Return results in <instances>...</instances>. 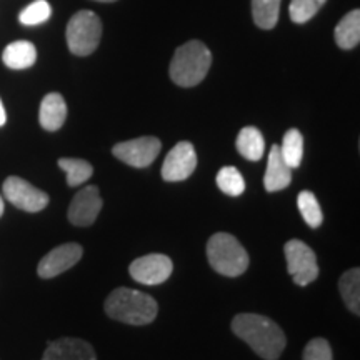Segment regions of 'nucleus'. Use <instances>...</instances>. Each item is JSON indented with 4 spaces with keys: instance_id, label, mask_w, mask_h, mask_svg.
Instances as JSON below:
<instances>
[{
    "instance_id": "cd10ccee",
    "label": "nucleus",
    "mask_w": 360,
    "mask_h": 360,
    "mask_svg": "<svg viewBox=\"0 0 360 360\" xmlns=\"http://www.w3.org/2000/svg\"><path fill=\"white\" fill-rule=\"evenodd\" d=\"M6 122H7V114H6V109H4L2 101H0V127H2Z\"/></svg>"
},
{
    "instance_id": "a878e982",
    "label": "nucleus",
    "mask_w": 360,
    "mask_h": 360,
    "mask_svg": "<svg viewBox=\"0 0 360 360\" xmlns=\"http://www.w3.org/2000/svg\"><path fill=\"white\" fill-rule=\"evenodd\" d=\"M327 0H292L289 13L290 19L295 24H305L312 17L321 11V7L326 4Z\"/></svg>"
},
{
    "instance_id": "7ed1b4c3",
    "label": "nucleus",
    "mask_w": 360,
    "mask_h": 360,
    "mask_svg": "<svg viewBox=\"0 0 360 360\" xmlns=\"http://www.w3.org/2000/svg\"><path fill=\"white\" fill-rule=\"evenodd\" d=\"M212 64V53L200 40L180 45L170 62V79L180 87H195L205 79Z\"/></svg>"
},
{
    "instance_id": "20e7f679",
    "label": "nucleus",
    "mask_w": 360,
    "mask_h": 360,
    "mask_svg": "<svg viewBox=\"0 0 360 360\" xmlns=\"http://www.w3.org/2000/svg\"><path fill=\"white\" fill-rule=\"evenodd\" d=\"M207 259L215 272L225 277H238L249 267V255L231 233L219 232L207 242Z\"/></svg>"
},
{
    "instance_id": "f03ea898",
    "label": "nucleus",
    "mask_w": 360,
    "mask_h": 360,
    "mask_svg": "<svg viewBox=\"0 0 360 360\" xmlns=\"http://www.w3.org/2000/svg\"><path fill=\"white\" fill-rule=\"evenodd\" d=\"M105 312L114 321L129 326H147L155 321L159 305L154 297L134 289H115L105 300Z\"/></svg>"
},
{
    "instance_id": "4be33fe9",
    "label": "nucleus",
    "mask_w": 360,
    "mask_h": 360,
    "mask_svg": "<svg viewBox=\"0 0 360 360\" xmlns=\"http://www.w3.org/2000/svg\"><path fill=\"white\" fill-rule=\"evenodd\" d=\"M58 167L67 174V184L70 187H79L92 177L94 169L87 160L82 159H60Z\"/></svg>"
},
{
    "instance_id": "5701e85b",
    "label": "nucleus",
    "mask_w": 360,
    "mask_h": 360,
    "mask_svg": "<svg viewBox=\"0 0 360 360\" xmlns=\"http://www.w3.org/2000/svg\"><path fill=\"white\" fill-rule=\"evenodd\" d=\"M297 205H299L300 214H302L305 224H307L309 227L312 229L321 227L323 222V214L317 197H315L312 192L310 191L300 192L299 197H297Z\"/></svg>"
},
{
    "instance_id": "9d476101",
    "label": "nucleus",
    "mask_w": 360,
    "mask_h": 360,
    "mask_svg": "<svg viewBox=\"0 0 360 360\" xmlns=\"http://www.w3.org/2000/svg\"><path fill=\"white\" fill-rule=\"evenodd\" d=\"M195 167V148L191 142H179L165 157L164 165H162V179L165 182H180L191 177Z\"/></svg>"
},
{
    "instance_id": "dca6fc26",
    "label": "nucleus",
    "mask_w": 360,
    "mask_h": 360,
    "mask_svg": "<svg viewBox=\"0 0 360 360\" xmlns=\"http://www.w3.org/2000/svg\"><path fill=\"white\" fill-rule=\"evenodd\" d=\"M2 60L8 69L24 70L29 69L37 60V49L29 40H15L4 49Z\"/></svg>"
},
{
    "instance_id": "f257e3e1",
    "label": "nucleus",
    "mask_w": 360,
    "mask_h": 360,
    "mask_svg": "<svg viewBox=\"0 0 360 360\" xmlns=\"http://www.w3.org/2000/svg\"><path fill=\"white\" fill-rule=\"evenodd\" d=\"M232 332L264 360H277L287 345V337L282 328L272 319L259 314L236 315L232 321Z\"/></svg>"
},
{
    "instance_id": "1a4fd4ad",
    "label": "nucleus",
    "mask_w": 360,
    "mask_h": 360,
    "mask_svg": "<svg viewBox=\"0 0 360 360\" xmlns=\"http://www.w3.org/2000/svg\"><path fill=\"white\" fill-rule=\"evenodd\" d=\"M174 264L164 254H148L130 264V277L146 285H159L172 276Z\"/></svg>"
},
{
    "instance_id": "c85d7f7f",
    "label": "nucleus",
    "mask_w": 360,
    "mask_h": 360,
    "mask_svg": "<svg viewBox=\"0 0 360 360\" xmlns=\"http://www.w3.org/2000/svg\"><path fill=\"white\" fill-rule=\"evenodd\" d=\"M2 214H4V199L2 195H0V217H2Z\"/></svg>"
},
{
    "instance_id": "f8f14e48",
    "label": "nucleus",
    "mask_w": 360,
    "mask_h": 360,
    "mask_svg": "<svg viewBox=\"0 0 360 360\" xmlns=\"http://www.w3.org/2000/svg\"><path fill=\"white\" fill-rule=\"evenodd\" d=\"M82 254L84 249L79 244H75V242L56 247V249L49 252V254L39 262V276L42 278H52L60 276L65 270L74 267V265L82 259Z\"/></svg>"
},
{
    "instance_id": "f3484780",
    "label": "nucleus",
    "mask_w": 360,
    "mask_h": 360,
    "mask_svg": "<svg viewBox=\"0 0 360 360\" xmlns=\"http://www.w3.org/2000/svg\"><path fill=\"white\" fill-rule=\"evenodd\" d=\"M237 150L244 159L250 162H257L262 159L265 150V142L262 134L255 127H244L238 132Z\"/></svg>"
},
{
    "instance_id": "ddd939ff",
    "label": "nucleus",
    "mask_w": 360,
    "mask_h": 360,
    "mask_svg": "<svg viewBox=\"0 0 360 360\" xmlns=\"http://www.w3.org/2000/svg\"><path fill=\"white\" fill-rule=\"evenodd\" d=\"M42 360H97V354L89 342L64 337L47 345Z\"/></svg>"
},
{
    "instance_id": "412c9836",
    "label": "nucleus",
    "mask_w": 360,
    "mask_h": 360,
    "mask_svg": "<svg viewBox=\"0 0 360 360\" xmlns=\"http://www.w3.org/2000/svg\"><path fill=\"white\" fill-rule=\"evenodd\" d=\"M282 0H252V15L257 27L270 30L277 25Z\"/></svg>"
},
{
    "instance_id": "b1692460",
    "label": "nucleus",
    "mask_w": 360,
    "mask_h": 360,
    "mask_svg": "<svg viewBox=\"0 0 360 360\" xmlns=\"http://www.w3.org/2000/svg\"><path fill=\"white\" fill-rule=\"evenodd\" d=\"M217 186L227 195L238 197L245 191V180L236 167H224L217 174Z\"/></svg>"
},
{
    "instance_id": "423d86ee",
    "label": "nucleus",
    "mask_w": 360,
    "mask_h": 360,
    "mask_svg": "<svg viewBox=\"0 0 360 360\" xmlns=\"http://www.w3.org/2000/svg\"><path fill=\"white\" fill-rule=\"evenodd\" d=\"M287 259V270L297 285L305 287L319 277L317 255L302 240H289L283 247Z\"/></svg>"
},
{
    "instance_id": "6ab92c4d",
    "label": "nucleus",
    "mask_w": 360,
    "mask_h": 360,
    "mask_svg": "<svg viewBox=\"0 0 360 360\" xmlns=\"http://www.w3.org/2000/svg\"><path fill=\"white\" fill-rule=\"evenodd\" d=\"M339 290L350 312L360 314V270L350 269L339 281Z\"/></svg>"
},
{
    "instance_id": "bb28decb",
    "label": "nucleus",
    "mask_w": 360,
    "mask_h": 360,
    "mask_svg": "<svg viewBox=\"0 0 360 360\" xmlns=\"http://www.w3.org/2000/svg\"><path fill=\"white\" fill-rule=\"evenodd\" d=\"M304 360H334L330 344L326 339H312L305 345Z\"/></svg>"
},
{
    "instance_id": "a211bd4d",
    "label": "nucleus",
    "mask_w": 360,
    "mask_h": 360,
    "mask_svg": "<svg viewBox=\"0 0 360 360\" xmlns=\"http://www.w3.org/2000/svg\"><path fill=\"white\" fill-rule=\"evenodd\" d=\"M335 42L340 49L350 51L360 42V12H349L335 27Z\"/></svg>"
},
{
    "instance_id": "39448f33",
    "label": "nucleus",
    "mask_w": 360,
    "mask_h": 360,
    "mask_svg": "<svg viewBox=\"0 0 360 360\" xmlns=\"http://www.w3.org/2000/svg\"><path fill=\"white\" fill-rule=\"evenodd\" d=\"M67 45L74 56L87 57L101 44L102 24L97 13L92 11H80L67 24Z\"/></svg>"
},
{
    "instance_id": "4468645a",
    "label": "nucleus",
    "mask_w": 360,
    "mask_h": 360,
    "mask_svg": "<svg viewBox=\"0 0 360 360\" xmlns=\"http://www.w3.org/2000/svg\"><path fill=\"white\" fill-rule=\"evenodd\" d=\"M292 182V169L285 164L281 155V147L272 146L269 154L267 170H265L264 186L267 192H278L289 187Z\"/></svg>"
},
{
    "instance_id": "393cba45",
    "label": "nucleus",
    "mask_w": 360,
    "mask_h": 360,
    "mask_svg": "<svg viewBox=\"0 0 360 360\" xmlns=\"http://www.w3.org/2000/svg\"><path fill=\"white\" fill-rule=\"evenodd\" d=\"M51 15H52L51 4H49L47 0H35V2L30 4V6H27L24 11L20 12L19 20L20 24L32 27V25L44 24L45 20L51 19Z\"/></svg>"
},
{
    "instance_id": "c756f323",
    "label": "nucleus",
    "mask_w": 360,
    "mask_h": 360,
    "mask_svg": "<svg viewBox=\"0 0 360 360\" xmlns=\"http://www.w3.org/2000/svg\"><path fill=\"white\" fill-rule=\"evenodd\" d=\"M97 2H115V0H97Z\"/></svg>"
},
{
    "instance_id": "2eb2a0df",
    "label": "nucleus",
    "mask_w": 360,
    "mask_h": 360,
    "mask_svg": "<svg viewBox=\"0 0 360 360\" xmlns=\"http://www.w3.org/2000/svg\"><path fill=\"white\" fill-rule=\"evenodd\" d=\"M67 119V103L60 94H47L40 103V125L49 132H56L64 125Z\"/></svg>"
},
{
    "instance_id": "0eeeda50",
    "label": "nucleus",
    "mask_w": 360,
    "mask_h": 360,
    "mask_svg": "<svg viewBox=\"0 0 360 360\" xmlns=\"http://www.w3.org/2000/svg\"><path fill=\"white\" fill-rule=\"evenodd\" d=\"M4 195L12 205L25 212H40L49 204L47 193L15 175H11L4 182Z\"/></svg>"
},
{
    "instance_id": "6e6552de",
    "label": "nucleus",
    "mask_w": 360,
    "mask_h": 360,
    "mask_svg": "<svg viewBox=\"0 0 360 360\" xmlns=\"http://www.w3.org/2000/svg\"><path fill=\"white\" fill-rule=\"evenodd\" d=\"M162 143L157 137H139L134 141L120 142L112 148V154L124 164L132 167H148L160 154Z\"/></svg>"
},
{
    "instance_id": "aec40b11",
    "label": "nucleus",
    "mask_w": 360,
    "mask_h": 360,
    "mask_svg": "<svg viewBox=\"0 0 360 360\" xmlns=\"http://www.w3.org/2000/svg\"><path fill=\"white\" fill-rule=\"evenodd\" d=\"M281 147V155L283 162L289 165L290 169H297L302 162L304 157V137L302 134L297 129L287 130L285 135H283V141Z\"/></svg>"
},
{
    "instance_id": "9b49d317",
    "label": "nucleus",
    "mask_w": 360,
    "mask_h": 360,
    "mask_svg": "<svg viewBox=\"0 0 360 360\" xmlns=\"http://www.w3.org/2000/svg\"><path fill=\"white\" fill-rule=\"evenodd\" d=\"M102 210V197L96 186H87L75 193L69 207L70 224L77 227H89L96 222Z\"/></svg>"
}]
</instances>
